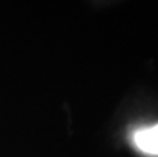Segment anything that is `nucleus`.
Returning a JSON list of instances; mask_svg holds the SVG:
<instances>
[{"mask_svg":"<svg viewBox=\"0 0 158 157\" xmlns=\"http://www.w3.org/2000/svg\"><path fill=\"white\" fill-rule=\"evenodd\" d=\"M132 141L141 152L148 155L158 156V123L135 131Z\"/></svg>","mask_w":158,"mask_h":157,"instance_id":"obj_1","label":"nucleus"}]
</instances>
